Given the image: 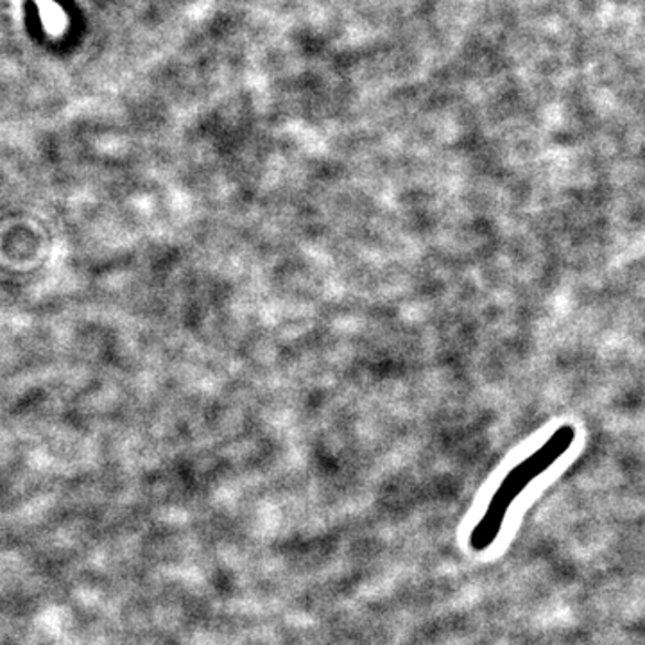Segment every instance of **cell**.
<instances>
[{"label":"cell","instance_id":"6da1fadb","mask_svg":"<svg viewBox=\"0 0 645 645\" xmlns=\"http://www.w3.org/2000/svg\"><path fill=\"white\" fill-rule=\"evenodd\" d=\"M574 442L575 427L563 425L556 429L554 434L540 448L509 470L503 483L498 484L497 491L489 498L488 508L483 512L479 522L472 529L470 547L475 552L488 551L489 547H494L500 537L512 503L524 494V489L532 480H537L541 474L552 468L570 451Z\"/></svg>","mask_w":645,"mask_h":645}]
</instances>
